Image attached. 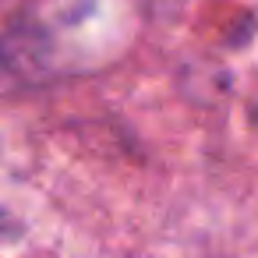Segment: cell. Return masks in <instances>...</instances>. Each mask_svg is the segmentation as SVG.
Returning a JSON list of instances; mask_svg holds the SVG:
<instances>
[{"label": "cell", "instance_id": "1", "mask_svg": "<svg viewBox=\"0 0 258 258\" xmlns=\"http://www.w3.org/2000/svg\"><path fill=\"white\" fill-rule=\"evenodd\" d=\"M145 25V0H32L0 36V64L22 82L89 78L113 68Z\"/></svg>", "mask_w": 258, "mask_h": 258}]
</instances>
